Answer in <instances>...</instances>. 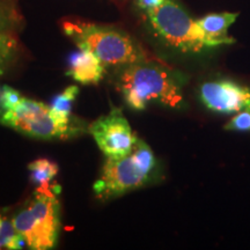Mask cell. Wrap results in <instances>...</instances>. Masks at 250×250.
Instances as JSON below:
<instances>
[{"instance_id": "cell-1", "label": "cell", "mask_w": 250, "mask_h": 250, "mask_svg": "<svg viewBox=\"0 0 250 250\" xmlns=\"http://www.w3.org/2000/svg\"><path fill=\"white\" fill-rule=\"evenodd\" d=\"M62 29L78 48L94 52L105 67H123L151 61L136 40L117 28L81 19H67L62 22Z\"/></svg>"}, {"instance_id": "cell-2", "label": "cell", "mask_w": 250, "mask_h": 250, "mask_svg": "<svg viewBox=\"0 0 250 250\" xmlns=\"http://www.w3.org/2000/svg\"><path fill=\"white\" fill-rule=\"evenodd\" d=\"M117 88L132 110H145L149 102H159L170 108H179L183 103L181 87L173 74L152 61L122 67Z\"/></svg>"}, {"instance_id": "cell-3", "label": "cell", "mask_w": 250, "mask_h": 250, "mask_svg": "<svg viewBox=\"0 0 250 250\" xmlns=\"http://www.w3.org/2000/svg\"><path fill=\"white\" fill-rule=\"evenodd\" d=\"M156 159L151 147L138 139L129 154L107 158L101 176L93 190L100 201H109L145 186L155 170Z\"/></svg>"}, {"instance_id": "cell-4", "label": "cell", "mask_w": 250, "mask_h": 250, "mask_svg": "<svg viewBox=\"0 0 250 250\" xmlns=\"http://www.w3.org/2000/svg\"><path fill=\"white\" fill-rule=\"evenodd\" d=\"M12 223L27 248L49 250L57 245L61 233V204L52 186L37 187L33 198L19 210Z\"/></svg>"}, {"instance_id": "cell-5", "label": "cell", "mask_w": 250, "mask_h": 250, "mask_svg": "<svg viewBox=\"0 0 250 250\" xmlns=\"http://www.w3.org/2000/svg\"><path fill=\"white\" fill-rule=\"evenodd\" d=\"M0 124L36 139L66 140L83 132L81 123L56 114L45 103L23 96L14 108L0 110Z\"/></svg>"}, {"instance_id": "cell-6", "label": "cell", "mask_w": 250, "mask_h": 250, "mask_svg": "<svg viewBox=\"0 0 250 250\" xmlns=\"http://www.w3.org/2000/svg\"><path fill=\"white\" fill-rule=\"evenodd\" d=\"M146 20L158 37L182 52H201L218 46L174 0H166L159 7L144 12Z\"/></svg>"}, {"instance_id": "cell-7", "label": "cell", "mask_w": 250, "mask_h": 250, "mask_svg": "<svg viewBox=\"0 0 250 250\" xmlns=\"http://www.w3.org/2000/svg\"><path fill=\"white\" fill-rule=\"evenodd\" d=\"M88 132L107 158H121L129 154L139 139L123 112L116 107L90 123Z\"/></svg>"}, {"instance_id": "cell-8", "label": "cell", "mask_w": 250, "mask_h": 250, "mask_svg": "<svg viewBox=\"0 0 250 250\" xmlns=\"http://www.w3.org/2000/svg\"><path fill=\"white\" fill-rule=\"evenodd\" d=\"M202 102L218 114H236L250 109V88L230 80L204 83L199 88Z\"/></svg>"}, {"instance_id": "cell-9", "label": "cell", "mask_w": 250, "mask_h": 250, "mask_svg": "<svg viewBox=\"0 0 250 250\" xmlns=\"http://www.w3.org/2000/svg\"><path fill=\"white\" fill-rule=\"evenodd\" d=\"M105 66L94 52L86 48H78L71 55L66 74L81 85H98L103 79Z\"/></svg>"}, {"instance_id": "cell-10", "label": "cell", "mask_w": 250, "mask_h": 250, "mask_svg": "<svg viewBox=\"0 0 250 250\" xmlns=\"http://www.w3.org/2000/svg\"><path fill=\"white\" fill-rule=\"evenodd\" d=\"M237 15V13H213L205 15L197 20V22L206 35L218 45L230 44L234 40L228 36V28L235 22Z\"/></svg>"}, {"instance_id": "cell-11", "label": "cell", "mask_w": 250, "mask_h": 250, "mask_svg": "<svg viewBox=\"0 0 250 250\" xmlns=\"http://www.w3.org/2000/svg\"><path fill=\"white\" fill-rule=\"evenodd\" d=\"M28 169L30 171L31 182L37 187H48L51 186L52 180L58 174L59 167L56 162L42 158L30 162Z\"/></svg>"}, {"instance_id": "cell-12", "label": "cell", "mask_w": 250, "mask_h": 250, "mask_svg": "<svg viewBox=\"0 0 250 250\" xmlns=\"http://www.w3.org/2000/svg\"><path fill=\"white\" fill-rule=\"evenodd\" d=\"M20 51V43L15 31L0 33V73L11 66Z\"/></svg>"}, {"instance_id": "cell-13", "label": "cell", "mask_w": 250, "mask_h": 250, "mask_svg": "<svg viewBox=\"0 0 250 250\" xmlns=\"http://www.w3.org/2000/svg\"><path fill=\"white\" fill-rule=\"evenodd\" d=\"M79 87L76 85L67 86L62 93L56 96L51 103L52 110L62 117H72V105L79 94Z\"/></svg>"}, {"instance_id": "cell-14", "label": "cell", "mask_w": 250, "mask_h": 250, "mask_svg": "<svg viewBox=\"0 0 250 250\" xmlns=\"http://www.w3.org/2000/svg\"><path fill=\"white\" fill-rule=\"evenodd\" d=\"M21 22L17 8L12 2H0V33H9L15 31Z\"/></svg>"}, {"instance_id": "cell-15", "label": "cell", "mask_w": 250, "mask_h": 250, "mask_svg": "<svg viewBox=\"0 0 250 250\" xmlns=\"http://www.w3.org/2000/svg\"><path fill=\"white\" fill-rule=\"evenodd\" d=\"M23 95H21L20 92L13 88L11 86H2L0 88V110H7V109L14 108Z\"/></svg>"}, {"instance_id": "cell-16", "label": "cell", "mask_w": 250, "mask_h": 250, "mask_svg": "<svg viewBox=\"0 0 250 250\" xmlns=\"http://www.w3.org/2000/svg\"><path fill=\"white\" fill-rule=\"evenodd\" d=\"M225 129L240 132H250V109L242 110L225 125Z\"/></svg>"}, {"instance_id": "cell-17", "label": "cell", "mask_w": 250, "mask_h": 250, "mask_svg": "<svg viewBox=\"0 0 250 250\" xmlns=\"http://www.w3.org/2000/svg\"><path fill=\"white\" fill-rule=\"evenodd\" d=\"M165 1L166 0H137L136 5L140 11L146 12L149 11V9L159 7V6L164 4Z\"/></svg>"}, {"instance_id": "cell-18", "label": "cell", "mask_w": 250, "mask_h": 250, "mask_svg": "<svg viewBox=\"0 0 250 250\" xmlns=\"http://www.w3.org/2000/svg\"><path fill=\"white\" fill-rule=\"evenodd\" d=\"M4 220H5V218L0 215V232H1V228H2V224H4Z\"/></svg>"}, {"instance_id": "cell-19", "label": "cell", "mask_w": 250, "mask_h": 250, "mask_svg": "<svg viewBox=\"0 0 250 250\" xmlns=\"http://www.w3.org/2000/svg\"><path fill=\"white\" fill-rule=\"evenodd\" d=\"M2 1H8V0H0V2H2Z\"/></svg>"}, {"instance_id": "cell-20", "label": "cell", "mask_w": 250, "mask_h": 250, "mask_svg": "<svg viewBox=\"0 0 250 250\" xmlns=\"http://www.w3.org/2000/svg\"><path fill=\"white\" fill-rule=\"evenodd\" d=\"M0 74H2V73H0Z\"/></svg>"}]
</instances>
